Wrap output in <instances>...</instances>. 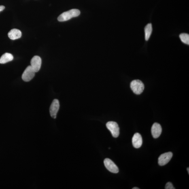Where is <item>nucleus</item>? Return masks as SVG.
<instances>
[{"mask_svg": "<svg viewBox=\"0 0 189 189\" xmlns=\"http://www.w3.org/2000/svg\"><path fill=\"white\" fill-rule=\"evenodd\" d=\"M14 59V56L10 53H5L0 58V63L4 64L12 61Z\"/></svg>", "mask_w": 189, "mask_h": 189, "instance_id": "f8f14e48", "label": "nucleus"}, {"mask_svg": "<svg viewBox=\"0 0 189 189\" xmlns=\"http://www.w3.org/2000/svg\"><path fill=\"white\" fill-rule=\"evenodd\" d=\"M139 188H136V187H135V188H134L132 189H139Z\"/></svg>", "mask_w": 189, "mask_h": 189, "instance_id": "f3484780", "label": "nucleus"}, {"mask_svg": "<svg viewBox=\"0 0 189 189\" xmlns=\"http://www.w3.org/2000/svg\"><path fill=\"white\" fill-rule=\"evenodd\" d=\"M152 25L151 24H149L145 28V39L146 41L148 40L152 34Z\"/></svg>", "mask_w": 189, "mask_h": 189, "instance_id": "ddd939ff", "label": "nucleus"}, {"mask_svg": "<svg viewBox=\"0 0 189 189\" xmlns=\"http://www.w3.org/2000/svg\"><path fill=\"white\" fill-rule=\"evenodd\" d=\"M5 8V7L3 5H0V12L3 11Z\"/></svg>", "mask_w": 189, "mask_h": 189, "instance_id": "dca6fc26", "label": "nucleus"}, {"mask_svg": "<svg viewBox=\"0 0 189 189\" xmlns=\"http://www.w3.org/2000/svg\"><path fill=\"white\" fill-rule=\"evenodd\" d=\"M166 189H175L174 187H173L172 184L170 182H168L166 184L165 187Z\"/></svg>", "mask_w": 189, "mask_h": 189, "instance_id": "2eb2a0df", "label": "nucleus"}, {"mask_svg": "<svg viewBox=\"0 0 189 189\" xmlns=\"http://www.w3.org/2000/svg\"><path fill=\"white\" fill-rule=\"evenodd\" d=\"M60 104L59 101L57 99H55L53 101L51 105L50 111L51 116L54 119L56 118V115L59 110Z\"/></svg>", "mask_w": 189, "mask_h": 189, "instance_id": "0eeeda50", "label": "nucleus"}, {"mask_svg": "<svg viewBox=\"0 0 189 189\" xmlns=\"http://www.w3.org/2000/svg\"><path fill=\"white\" fill-rule=\"evenodd\" d=\"M162 130L160 125L158 123H154L151 128V133L154 139H157L159 137L161 134Z\"/></svg>", "mask_w": 189, "mask_h": 189, "instance_id": "1a4fd4ad", "label": "nucleus"}, {"mask_svg": "<svg viewBox=\"0 0 189 189\" xmlns=\"http://www.w3.org/2000/svg\"><path fill=\"white\" fill-rule=\"evenodd\" d=\"M107 129L110 131L113 137L117 138L120 134V128L117 123L113 121L107 122L106 124Z\"/></svg>", "mask_w": 189, "mask_h": 189, "instance_id": "7ed1b4c3", "label": "nucleus"}, {"mask_svg": "<svg viewBox=\"0 0 189 189\" xmlns=\"http://www.w3.org/2000/svg\"><path fill=\"white\" fill-rule=\"evenodd\" d=\"M181 41L188 45H189V35L187 33H182L179 36Z\"/></svg>", "mask_w": 189, "mask_h": 189, "instance_id": "4468645a", "label": "nucleus"}, {"mask_svg": "<svg viewBox=\"0 0 189 189\" xmlns=\"http://www.w3.org/2000/svg\"><path fill=\"white\" fill-rule=\"evenodd\" d=\"M22 35V32L20 30L17 29L11 30L8 34L9 38L13 40L20 38Z\"/></svg>", "mask_w": 189, "mask_h": 189, "instance_id": "9b49d317", "label": "nucleus"}, {"mask_svg": "<svg viewBox=\"0 0 189 189\" xmlns=\"http://www.w3.org/2000/svg\"><path fill=\"white\" fill-rule=\"evenodd\" d=\"M187 170H188V174L189 173V168H188V169H187Z\"/></svg>", "mask_w": 189, "mask_h": 189, "instance_id": "a211bd4d", "label": "nucleus"}, {"mask_svg": "<svg viewBox=\"0 0 189 189\" xmlns=\"http://www.w3.org/2000/svg\"><path fill=\"white\" fill-rule=\"evenodd\" d=\"M80 14V11L78 9H73L64 12L58 17V19L59 22H65L72 18L78 16Z\"/></svg>", "mask_w": 189, "mask_h": 189, "instance_id": "f257e3e1", "label": "nucleus"}, {"mask_svg": "<svg viewBox=\"0 0 189 189\" xmlns=\"http://www.w3.org/2000/svg\"><path fill=\"white\" fill-rule=\"evenodd\" d=\"M104 163L107 169L113 173H117L118 172V168L112 160L108 158L104 160Z\"/></svg>", "mask_w": 189, "mask_h": 189, "instance_id": "39448f33", "label": "nucleus"}, {"mask_svg": "<svg viewBox=\"0 0 189 189\" xmlns=\"http://www.w3.org/2000/svg\"><path fill=\"white\" fill-rule=\"evenodd\" d=\"M172 156V153L170 152L162 154L158 158L159 164L161 166L165 165L170 161Z\"/></svg>", "mask_w": 189, "mask_h": 189, "instance_id": "423d86ee", "label": "nucleus"}, {"mask_svg": "<svg viewBox=\"0 0 189 189\" xmlns=\"http://www.w3.org/2000/svg\"><path fill=\"white\" fill-rule=\"evenodd\" d=\"M35 73L31 66H28L22 75V80L25 82H29L35 76Z\"/></svg>", "mask_w": 189, "mask_h": 189, "instance_id": "20e7f679", "label": "nucleus"}, {"mask_svg": "<svg viewBox=\"0 0 189 189\" xmlns=\"http://www.w3.org/2000/svg\"><path fill=\"white\" fill-rule=\"evenodd\" d=\"M31 66L35 72H37L40 69L41 59L40 57L35 56L32 58L31 61Z\"/></svg>", "mask_w": 189, "mask_h": 189, "instance_id": "6e6552de", "label": "nucleus"}, {"mask_svg": "<svg viewBox=\"0 0 189 189\" xmlns=\"http://www.w3.org/2000/svg\"><path fill=\"white\" fill-rule=\"evenodd\" d=\"M132 143L135 148H139L141 146L142 144L143 140L140 134L138 133L134 134L132 139Z\"/></svg>", "mask_w": 189, "mask_h": 189, "instance_id": "9d476101", "label": "nucleus"}, {"mask_svg": "<svg viewBox=\"0 0 189 189\" xmlns=\"http://www.w3.org/2000/svg\"><path fill=\"white\" fill-rule=\"evenodd\" d=\"M130 87L134 93L136 94H141L144 89V84L139 80H134L130 84Z\"/></svg>", "mask_w": 189, "mask_h": 189, "instance_id": "f03ea898", "label": "nucleus"}]
</instances>
